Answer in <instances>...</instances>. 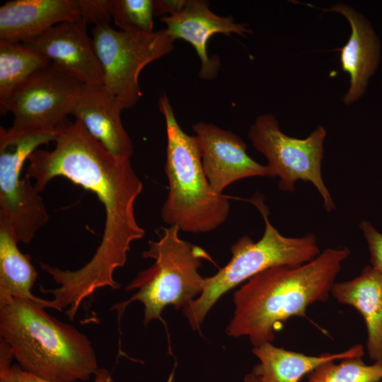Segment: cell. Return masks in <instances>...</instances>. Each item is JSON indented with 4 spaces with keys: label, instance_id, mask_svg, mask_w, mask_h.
Segmentation results:
<instances>
[{
    "label": "cell",
    "instance_id": "1",
    "mask_svg": "<svg viewBox=\"0 0 382 382\" xmlns=\"http://www.w3.org/2000/svg\"><path fill=\"white\" fill-rule=\"evenodd\" d=\"M28 161L25 175L34 179L38 192L54 178L64 177L93 192L105 209L102 239L90 260L76 270L46 268L59 284L51 290L55 303L75 316L83 300L96 290L120 288L114 272L126 263L132 243L145 234L134 213L143 183L130 158L108 152L77 120L60 133L52 151L37 149Z\"/></svg>",
    "mask_w": 382,
    "mask_h": 382
},
{
    "label": "cell",
    "instance_id": "2",
    "mask_svg": "<svg viewBox=\"0 0 382 382\" xmlns=\"http://www.w3.org/2000/svg\"><path fill=\"white\" fill-rule=\"evenodd\" d=\"M349 254L347 247L328 248L304 264L277 266L255 275L234 294L227 335L248 336L254 347L272 342L284 322L306 317L309 306L328 300Z\"/></svg>",
    "mask_w": 382,
    "mask_h": 382
},
{
    "label": "cell",
    "instance_id": "3",
    "mask_svg": "<svg viewBox=\"0 0 382 382\" xmlns=\"http://www.w3.org/2000/svg\"><path fill=\"white\" fill-rule=\"evenodd\" d=\"M40 303L14 298L0 306V335L25 371L52 382L86 381L98 364L91 340Z\"/></svg>",
    "mask_w": 382,
    "mask_h": 382
},
{
    "label": "cell",
    "instance_id": "4",
    "mask_svg": "<svg viewBox=\"0 0 382 382\" xmlns=\"http://www.w3.org/2000/svg\"><path fill=\"white\" fill-rule=\"evenodd\" d=\"M158 104L166 125L165 173L168 181L161 219L184 232L214 231L228 216V198L211 187L202 168L197 139L182 129L166 94L161 95Z\"/></svg>",
    "mask_w": 382,
    "mask_h": 382
},
{
    "label": "cell",
    "instance_id": "5",
    "mask_svg": "<svg viewBox=\"0 0 382 382\" xmlns=\"http://www.w3.org/2000/svg\"><path fill=\"white\" fill-rule=\"evenodd\" d=\"M250 202L263 217L264 233L257 241L245 235L239 238L231 245L230 261L214 275L205 278L202 292L182 310L194 330H200L208 312L230 289L269 268L302 265L320 253L314 234L296 238L282 235L270 223L269 209L262 195H254Z\"/></svg>",
    "mask_w": 382,
    "mask_h": 382
},
{
    "label": "cell",
    "instance_id": "6",
    "mask_svg": "<svg viewBox=\"0 0 382 382\" xmlns=\"http://www.w3.org/2000/svg\"><path fill=\"white\" fill-rule=\"evenodd\" d=\"M180 231L178 226H170L162 228L158 241H149L141 255L154 262L126 287L127 291H137L115 306L120 313L130 303L139 301L144 307L143 322L146 325L154 320H162L166 306L183 310L202 292L205 278L198 270L202 260H213L203 248L181 239Z\"/></svg>",
    "mask_w": 382,
    "mask_h": 382
},
{
    "label": "cell",
    "instance_id": "7",
    "mask_svg": "<svg viewBox=\"0 0 382 382\" xmlns=\"http://www.w3.org/2000/svg\"><path fill=\"white\" fill-rule=\"evenodd\" d=\"M59 133L0 127V227L18 242H31L49 220L45 204L25 175L24 163L37 147Z\"/></svg>",
    "mask_w": 382,
    "mask_h": 382
},
{
    "label": "cell",
    "instance_id": "8",
    "mask_svg": "<svg viewBox=\"0 0 382 382\" xmlns=\"http://www.w3.org/2000/svg\"><path fill=\"white\" fill-rule=\"evenodd\" d=\"M92 42L103 73V85L123 110L141 98L139 77L149 63L174 49L175 40L166 29L152 33L116 30L108 23L95 25Z\"/></svg>",
    "mask_w": 382,
    "mask_h": 382
},
{
    "label": "cell",
    "instance_id": "9",
    "mask_svg": "<svg viewBox=\"0 0 382 382\" xmlns=\"http://www.w3.org/2000/svg\"><path fill=\"white\" fill-rule=\"evenodd\" d=\"M248 135L255 149L267 158L271 177L279 178L281 190L292 192L298 180L310 182L322 197L325 210L335 208L321 173L324 127H318L305 139H296L281 131L274 115L265 114L256 118Z\"/></svg>",
    "mask_w": 382,
    "mask_h": 382
},
{
    "label": "cell",
    "instance_id": "10",
    "mask_svg": "<svg viewBox=\"0 0 382 382\" xmlns=\"http://www.w3.org/2000/svg\"><path fill=\"white\" fill-rule=\"evenodd\" d=\"M84 83L52 62L37 70L12 93L8 111L14 129L61 133L71 122L74 103Z\"/></svg>",
    "mask_w": 382,
    "mask_h": 382
},
{
    "label": "cell",
    "instance_id": "11",
    "mask_svg": "<svg viewBox=\"0 0 382 382\" xmlns=\"http://www.w3.org/2000/svg\"><path fill=\"white\" fill-rule=\"evenodd\" d=\"M202 168L212 190L218 194L238 180L250 177H271L267 165L247 153L245 141L231 131L204 122L193 125Z\"/></svg>",
    "mask_w": 382,
    "mask_h": 382
},
{
    "label": "cell",
    "instance_id": "12",
    "mask_svg": "<svg viewBox=\"0 0 382 382\" xmlns=\"http://www.w3.org/2000/svg\"><path fill=\"white\" fill-rule=\"evenodd\" d=\"M82 18L55 25L23 43L86 85H103V73Z\"/></svg>",
    "mask_w": 382,
    "mask_h": 382
},
{
    "label": "cell",
    "instance_id": "13",
    "mask_svg": "<svg viewBox=\"0 0 382 382\" xmlns=\"http://www.w3.org/2000/svg\"><path fill=\"white\" fill-rule=\"evenodd\" d=\"M161 21L175 40L182 39L192 45L201 61L199 76L212 79L220 67L219 58L208 56L207 43L216 33L229 36L231 33L245 35L252 31L246 24L237 23L232 17H221L214 13L204 0H187L184 8L174 16H163Z\"/></svg>",
    "mask_w": 382,
    "mask_h": 382
},
{
    "label": "cell",
    "instance_id": "14",
    "mask_svg": "<svg viewBox=\"0 0 382 382\" xmlns=\"http://www.w3.org/2000/svg\"><path fill=\"white\" fill-rule=\"evenodd\" d=\"M122 110L117 98L104 85L84 84L71 115L108 152L130 158L134 147L121 120Z\"/></svg>",
    "mask_w": 382,
    "mask_h": 382
},
{
    "label": "cell",
    "instance_id": "15",
    "mask_svg": "<svg viewBox=\"0 0 382 382\" xmlns=\"http://www.w3.org/2000/svg\"><path fill=\"white\" fill-rule=\"evenodd\" d=\"M77 0H12L0 8V40L23 42L59 23L81 19Z\"/></svg>",
    "mask_w": 382,
    "mask_h": 382
},
{
    "label": "cell",
    "instance_id": "16",
    "mask_svg": "<svg viewBox=\"0 0 382 382\" xmlns=\"http://www.w3.org/2000/svg\"><path fill=\"white\" fill-rule=\"evenodd\" d=\"M343 15L351 27V34L340 51L341 66L350 76V86L344 97L349 105L364 93L369 79L376 70L379 59V44L368 22L354 8L344 4H337L323 9Z\"/></svg>",
    "mask_w": 382,
    "mask_h": 382
},
{
    "label": "cell",
    "instance_id": "17",
    "mask_svg": "<svg viewBox=\"0 0 382 382\" xmlns=\"http://www.w3.org/2000/svg\"><path fill=\"white\" fill-rule=\"evenodd\" d=\"M330 294L339 303L360 313L366 326L369 358L382 360V272L367 265L355 278L335 282Z\"/></svg>",
    "mask_w": 382,
    "mask_h": 382
},
{
    "label": "cell",
    "instance_id": "18",
    "mask_svg": "<svg viewBox=\"0 0 382 382\" xmlns=\"http://www.w3.org/2000/svg\"><path fill=\"white\" fill-rule=\"evenodd\" d=\"M253 353L260 363L253 367L252 372L264 382H299L305 375L323 363L348 358H361L364 350L362 345L357 344L339 353L309 356L267 342L254 347Z\"/></svg>",
    "mask_w": 382,
    "mask_h": 382
},
{
    "label": "cell",
    "instance_id": "19",
    "mask_svg": "<svg viewBox=\"0 0 382 382\" xmlns=\"http://www.w3.org/2000/svg\"><path fill=\"white\" fill-rule=\"evenodd\" d=\"M18 243L0 227V306L14 298H25L52 308L50 300L34 296L31 289L37 272L30 262V256L22 253Z\"/></svg>",
    "mask_w": 382,
    "mask_h": 382
},
{
    "label": "cell",
    "instance_id": "20",
    "mask_svg": "<svg viewBox=\"0 0 382 382\" xmlns=\"http://www.w3.org/2000/svg\"><path fill=\"white\" fill-rule=\"evenodd\" d=\"M51 62L23 42L0 40V113L6 115L13 91Z\"/></svg>",
    "mask_w": 382,
    "mask_h": 382
},
{
    "label": "cell",
    "instance_id": "21",
    "mask_svg": "<svg viewBox=\"0 0 382 382\" xmlns=\"http://www.w3.org/2000/svg\"><path fill=\"white\" fill-rule=\"evenodd\" d=\"M330 361L322 364L308 374L317 382H379L382 380V360L371 365L361 358L342 359L339 364Z\"/></svg>",
    "mask_w": 382,
    "mask_h": 382
},
{
    "label": "cell",
    "instance_id": "22",
    "mask_svg": "<svg viewBox=\"0 0 382 382\" xmlns=\"http://www.w3.org/2000/svg\"><path fill=\"white\" fill-rule=\"evenodd\" d=\"M110 11L121 30L154 32L153 0H110Z\"/></svg>",
    "mask_w": 382,
    "mask_h": 382
},
{
    "label": "cell",
    "instance_id": "23",
    "mask_svg": "<svg viewBox=\"0 0 382 382\" xmlns=\"http://www.w3.org/2000/svg\"><path fill=\"white\" fill-rule=\"evenodd\" d=\"M0 382H52L33 375L17 364L0 369ZM92 382H115L110 371L99 368Z\"/></svg>",
    "mask_w": 382,
    "mask_h": 382
},
{
    "label": "cell",
    "instance_id": "24",
    "mask_svg": "<svg viewBox=\"0 0 382 382\" xmlns=\"http://www.w3.org/2000/svg\"><path fill=\"white\" fill-rule=\"evenodd\" d=\"M81 16L95 25L108 23L112 18L110 0H77Z\"/></svg>",
    "mask_w": 382,
    "mask_h": 382
},
{
    "label": "cell",
    "instance_id": "25",
    "mask_svg": "<svg viewBox=\"0 0 382 382\" xmlns=\"http://www.w3.org/2000/svg\"><path fill=\"white\" fill-rule=\"evenodd\" d=\"M359 227L368 244L371 266L382 272V233L367 221H361Z\"/></svg>",
    "mask_w": 382,
    "mask_h": 382
},
{
    "label": "cell",
    "instance_id": "26",
    "mask_svg": "<svg viewBox=\"0 0 382 382\" xmlns=\"http://www.w3.org/2000/svg\"><path fill=\"white\" fill-rule=\"evenodd\" d=\"M187 0H156L154 1V14H169L170 16L180 13L185 6Z\"/></svg>",
    "mask_w": 382,
    "mask_h": 382
},
{
    "label": "cell",
    "instance_id": "27",
    "mask_svg": "<svg viewBox=\"0 0 382 382\" xmlns=\"http://www.w3.org/2000/svg\"><path fill=\"white\" fill-rule=\"evenodd\" d=\"M244 382H264V381L260 376L251 372L245 376Z\"/></svg>",
    "mask_w": 382,
    "mask_h": 382
},
{
    "label": "cell",
    "instance_id": "28",
    "mask_svg": "<svg viewBox=\"0 0 382 382\" xmlns=\"http://www.w3.org/2000/svg\"><path fill=\"white\" fill-rule=\"evenodd\" d=\"M379 382H382V380L381 381H379Z\"/></svg>",
    "mask_w": 382,
    "mask_h": 382
}]
</instances>
